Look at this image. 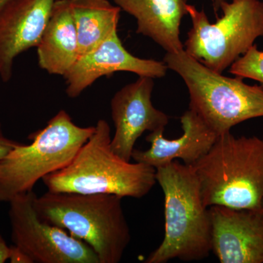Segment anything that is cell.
<instances>
[{
  "mask_svg": "<svg viewBox=\"0 0 263 263\" xmlns=\"http://www.w3.org/2000/svg\"><path fill=\"white\" fill-rule=\"evenodd\" d=\"M34 192L21 194L10 202L12 240L32 263H100L83 240L43 221L34 207Z\"/></svg>",
  "mask_w": 263,
  "mask_h": 263,
  "instance_id": "obj_8",
  "label": "cell"
},
{
  "mask_svg": "<svg viewBox=\"0 0 263 263\" xmlns=\"http://www.w3.org/2000/svg\"><path fill=\"white\" fill-rule=\"evenodd\" d=\"M212 252L221 263H263V212L209 208Z\"/></svg>",
  "mask_w": 263,
  "mask_h": 263,
  "instance_id": "obj_10",
  "label": "cell"
},
{
  "mask_svg": "<svg viewBox=\"0 0 263 263\" xmlns=\"http://www.w3.org/2000/svg\"><path fill=\"white\" fill-rule=\"evenodd\" d=\"M8 1H9V0H0V10L2 9V8H3Z\"/></svg>",
  "mask_w": 263,
  "mask_h": 263,
  "instance_id": "obj_22",
  "label": "cell"
},
{
  "mask_svg": "<svg viewBox=\"0 0 263 263\" xmlns=\"http://www.w3.org/2000/svg\"><path fill=\"white\" fill-rule=\"evenodd\" d=\"M222 15L211 23L203 10L188 5L192 28L183 50L211 70L222 73L263 37V2L228 0Z\"/></svg>",
  "mask_w": 263,
  "mask_h": 263,
  "instance_id": "obj_7",
  "label": "cell"
},
{
  "mask_svg": "<svg viewBox=\"0 0 263 263\" xmlns=\"http://www.w3.org/2000/svg\"><path fill=\"white\" fill-rule=\"evenodd\" d=\"M262 139H263V136H262Z\"/></svg>",
  "mask_w": 263,
  "mask_h": 263,
  "instance_id": "obj_24",
  "label": "cell"
},
{
  "mask_svg": "<svg viewBox=\"0 0 263 263\" xmlns=\"http://www.w3.org/2000/svg\"><path fill=\"white\" fill-rule=\"evenodd\" d=\"M230 73L257 81L263 88V51L254 45L230 67Z\"/></svg>",
  "mask_w": 263,
  "mask_h": 263,
  "instance_id": "obj_17",
  "label": "cell"
},
{
  "mask_svg": "<svg viewBox=\"0 0 263 263\" xmlns=\"http://www.w3.org/2000/svg\"><path fill=\"white\" fill-rule=\"evenodd\" d=\"M168 70L163 61L145 60L132 54L123 46L118 32L105 40L93 51L82 55L64 78L66 93L76 98L103 76L117 72H129L138 76L162 79Z\"/></svg>",
  "mask_w": 263,
  "mask_h": 263,
  "instance_id": "obj_11",
  "label": "cell"
},
{
  "mask_svg": "<svg viewBox=\"0 0 263 263\" xmlns=\"http://www.w3.org/2000/svg\"><path fill=\"white\" fill-rule=\"evenodd\" d=\"M18 143L8 139L4 136L0 124V162L13 150Z\"/></svg>",
  "mask_w": 263,
  "mask_h": 263,
  "instance_id": "obj_18",
  "label": "cell"
},
{
  "mask_svg": "<svg viewBox=\"0 0 263 263\" xmlns=\"http://www.w3.org/2000/svg\"><path fill=\"white\" fill-rule=\"evenodd\" d=\"M95 130V126L79 127L60 110L29 136L32 143H18L0 162V202L33 191L39 180L66 167Z\"/></svg>",
  "mask_w": 263,
  "mask_h": 263,
  "instance_id": "obj_6",
  "label": "cell"
},
{
  "mask_svg": "<svg viewBox=\"0 0 263 263\" xmlns=\"http://www.w3.org/2000/svg\"><path fill=\"white\" fill-rule=\"evenodd\" d=\"M79 41V57L117 32L121 8L108 0H70Z\"/></svg>",
  "mask_w": 263,
  "mask_h": 263,
  "instance_id": "obj_16",
  "label": "cell"
},
{
  "mask_svg": "<svg viewBox=\"0 0 263 263\" xmlns=\"http://www.w3.org/2000/svg\"><path fill=\"white\" fill-rule=\"evenodd\" d=\"M193 167L205 206L262 209V138L220 135Z\"/></svg>",
  "mask_w": 263,
  "mask_h": 263,
  "instance_id": "obj_4",
  "label": "cell"
},
{
  "mask_svg": "<svg viewBox=\"0 0 263 263\" xmlns=\"http://www.w3.org/2000/svg\"><path fill=\"white\" fill-rule=\"evenodd\" d=\"M108 123L100 119L94 133L66 167L43 178L53 193L112 194L141 198L155 186L156 169L123 160L110 146Z\"/></svg>",
  "mask_w": 263,
  "mask_h": 263,
  "instance_id": "obj_2",
  "label": "cell"
},
{
  "mask_svg": "<svg viewBox=\"0 0 263 263\" xmlns=\"http://www.w3.org/2000/svg\"><path fill=\"white\" fill-rule=\"evenodd\" d=\"M156 179L164 193V238L145 262L207 258L212 252V221L193 166L175 160L156 169Z\"/></svg>",
  "mask_w": 263,
  "mask_h": 263,
  "instance_id": "obj_1",
  "label": "cell"
},
{
  "mask_svg": "<svg viewBox=\"0 0 263 263\" xmlns=\"http://www.w3.org/2000/svg\"><path fill=\"white\" fill-rule=\"evenodd\" d=\"M40 67L65 76L79 58V41L70 0H55L37 46Z\"/></svg>",
  "mask_w": 263,
  "mask_h": 263,
  "instance_id": "obj_15",
  "label": "cell"
},
{
  "mask_svg": "<svg viewBox=\"0 0 263 263\" xmlns=\"http://www.w3.org/2000/svg\"><path fill=\"white\" fill-rule=\"evenodd\" d=\"M55 0H9L0 10V79L13 76L15 57L37 47Z\"/></svg>",
  "mask_w": 263,
  "mask_h": 263,
  "instance_id": "obj_12",
  "label": "cell"
},
{
  "mask_svg": "<svg viewBox=\"0 0 263 263\" xmlns=\"http://www.w3.org/2000/svg\"><path fill=\"white\" fill-rule=\"evenodd\" d=\"M137 21L138 34L149 37L166 52L183 49L180 27L188 15V0H113Z\"/></svg>",
  "mask_w": 263,
  "mask_h": 263,
  "instance_id": "obj_14",
  "label": "cell"
},
{
  "mask_svg": "<svg viewBox=\"0 0 263 263\" xmlns=\"http://www.w3.org/2000/svg\"><path fill=\"white\" fill-rule=\"evenodd\" d=\"M11 255H10V260L11 262H23V263H32L31 259L20 250L18 247H11Z\"/></svg>",
  "mask_w": 263,
  "mask_h": 263,
  "instance_id": "obj_19",
  "label": "cell"
},
{
  "mask_svg": "<svg viewBox=\"0 0 263 263\" xmlns=\"http://www.w3.org/2000/svg\"><path fill=\"white\" fill-rule=\"evenodd\" d=\"M11 250V247L7 245L6 242L0 235V263L5 262L10 259Z\"/></svg>",
  "mask_w": 263,
  "mask_h": 263,
  "instance_id": "obj_20",
  "label": "cell"
},
{
  "mask_svg": "<svg viewBox=\"0 0 263 263\" xmlns=\"http://www.w3.org/2000/svg\"><path fill=\"white\" fill-rule=\"evenodd\" d=\"M163 62L182 79L190 95V108L218 136L240 123L263 117V88L211 70L184 50L166 52Z\"/></svg>",
  "mask_w": 263,
  "mask_h": 263,
  "instance_id": "obj_5",
  "label": "cell"
},
{
  "mask_svg": "<svg viewBox=\"0 0 263 263\" xmlns=\"http://www.w3.org/2000/svg\"><path fill=\"white\" fill-rule=\"evenodd\" d=\"M122 198L112 194L48 191L35 197L34 207L43 221L87 243L100 263H119L131 240Z\"/></svg>",
  "mask_w": 263,
  "mask_h": 263,
  "instance_id": "obj_3",
  "label": "cell"
},
{
  "mask_svg": "<svg viewBox=\"0 0 263 263\" xmlns=\"http://www.w3.org/2000/svg\"><path fill=\"white\" fill-rule=\"evenodd\" d=\"M262 212H263V204H262Z\"/></svg>",
  "mask_w": 263,
  "mask_h": 263,
  "instance_id": "obj_23",
  "label": "cell"
},
{
  "mask_svg": "<svg viewBox=\"0 0 263 263\" xmlns=\"http://www.w3.org/2000/svg\"><path fill=\"white\" fill-rule=\"evenodd\" d=\"M154 79L139 76L138 80L117 91L110 101L115 132L110 146L114 153L130 162L135 145L145 132L164 131L167 114L154 106L152 101Z\"/></svg>",
  "mask_w": 263,
  "mask_h": 263,
  "instance_id": "obj_9",
  "label": "cell"
},
{
  "mask_svg": "<svg viewBox=\"0 0 263 263\" xmlns=\"http://www.w3.org/2000/svg\"><path fill=\"white\" fill-rule=\"evenodd\" d=\"M180 120L183 134L179 138L167 139L163 136L164 131L152 132L146 138L150 148L146 151L135 148L132 159L155 169L176 159L186 165H195L212 148L218 136L192 109L184 112Z\"/></svg>",
  "mask_w": 263,
  "mask_h": 263,
  "instance_id": "obj_13",
  "label": "cell"
},
{
  "mask_svg": "<svg viewBox=\"0 0 263 263\" xmlns=\"http://www.w3.org/2000/svg\"><path fill=\"white\" fill-rule=\"evenodd\" d=\"M213 7H214V12L217 13L220 9L221 5L224 2L228 1V0H212Z\"/></svg>",
  "mask_w": 263,
  "mask_h": 263,
  "instance_id": "obj_21",
  "label": "cell"
}]
</instances>
